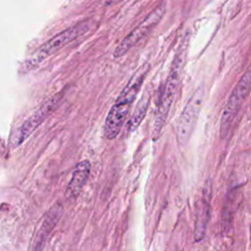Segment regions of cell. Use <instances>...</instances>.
<instances>
[{"label":"cell","instance_id":"cell-1","mask_svg":"<svg viewBox=\"0 0 251 251\" xmlns=\"http://www.w3.org/2000/svg\"><path fill=\"white\" fill-rule=\"evenodd\" d=\"M92 21L90 19L83 20L48 39L40 47H38L25 62V70H30L38 66L44 60L56 54L62 48L86 33L90 29Z\"/></svg>","mask_w":251,"mask_h":251},{"label":"cell","instance_id":"cell-5","mask_svg":"<svg viewBox=\"0 0 251 251\" xmlns=\"http://www.w3.org/2000/svg\"><path fill=\"white\" fill-rule=\"evenodd\" d=\"M202 103V91L198 90L194 93V95L190 98L189 102L186 104L185 108L183 109L177 125H176V138L179 143V145L184 146L187 141L189 140L199 112L201 108Z\"/></svg>","mask_w":251,"mask_h":251},{"label":"cell","instance_id":"cell-8","mask_svg":"<svg viewBox=\"0 0 251 251\" xmlns=\"http://www.w3.org/2000/svg\"><path fill=\"white\" fill-rule=\"evenodd\" d=\"M130 108L131 105L120 102H115L111 107L104 124V136L107 139H114L120 133Z\"/></svg>","mask_w":251,"mask_h":251},{"label":"cell","instance_id":"cell-4","mask_svg":"<svg viewBox=\"0 0 251 251\" xmlns=\"http://www.w3.org/2000/svg\"><path fill=\"white\" fill-rule=\"evenodd\" d=\"M64 91H60L45 101L35 112H33L11 135L10 145L13 148L20 146L43 121L57 108L63 99Z\"/></svg>","mask_w":251,"mask_h":251},{"label":"cell","instance_id":"cell-11","mask_svg":"<svg viewBox=\"0 0 251 251\" xmlns=\"http://www.w3.org/2000/svg\"><path fill=\"white\" fill-rule=\"evenodd\" d=\"M210 217V202L209 197H206V193L203 196L201 206L198 210L196 220H195V229H194V237L196 241L202 239L205 234L206 226Z\"/></svg>","mask_w":251,"mask_h":251},{"label":"cell","instance_id":"cell-12","mask_svg":"<svg viewBox=\"0 0 251 251\" xmlns=\"http://www.w3.org/2000/svg\"><path fill=\"white\" fill-rule=\"evenodd\" d=\"M149 100H150L149 96L147 94H145L142 97V99L138 102L136 107L134 108V111H133L132 115L130 116V118L128 119L127 124H126V130L128 133L133 132L139 126V125L145 118V115H146L147 109H148V105H149Z\"/></svg>","mask_w":251,"mask_h":251},{"label":"cell","instance_id":"cell-13","mask_svg":"<svg viewBox=\"0 0 251 251\" xmlns=\"http://www.w3.org/2000/svg\"><path fill=\"white\" fill-rule=\"evenodd\" d=\"M122 1H124V0H105L104 5H105L106 7H111V6H114V5H116V4L121 3Z\"/></svg>","mask_w":251,"mask_h":251},{"label":"cell","instance_id":"cell-6","mask_svg":"<svg viewBox=\"0 0 251 251\" xmlns=\"http://www.w3.org/2000/svg\"><path fill=\"white\" fill-rule=\"evenodd\" d=\"M251 87V70H249L245 75L240 79L238 84L233 89L227 104L224 110L222 123H221V132L222 135L228 130L230 123L234 119L238 109L240 108L242 102L245 99V96L248 94L249 89Z\"/></svg>","mask_w":251,"mask_h":251},{"label":"cell","instance_id":"cell-3","mask_svg":"<svg viewBox=\"0 0 251 251\" xmlns=\"http://www.w3.org/2000/svg\"><path fill=\"white\" fill-rule=\"evenodd\" d=\"M166 11V4L162 2L157 7H155L145 19L136 25L116 47L113 57L116 59L124 57L127 54L137 43L144 39L160 23Z\"/></svg>","mask_w":251,"mask_h":251},{"label":"cell","instance_id":"cell-7","mask_svg":"<svg viewBox=\"0 0 251 251\" xmlns=\"http://www.w3.org/2000/svg\"><path fill=\"white\" fill-rule=\"evenodd\" d=\"M63 215L61 204L54 205L45 215L31 245V251H43L45 243Z\"/></svg>","mask_w":251,"mask_h":251},{"label":"cell","instance_id":"cell-2","mask_svg":"<svg viewBox=\"0 0 251 251\" xmlns=\"http://www.w3.org/2000/svg\"><path fill=\"white\" fill-rule=\"evenodd\" d=\"M183 66V55L182 53L176 54L173 64L167 80L165 82L164 90L160 96L157 111L154 120L153 126V140H157L163 130V127L166 124L171 106L174 102L175 96L176 94L179 82H180V75Z\"/></svg>","mask_w":251,"mask_h":251},{"label":"cell","instance_id":"cell-9","mask_svg":"<svg viewBox=\"0 0 251 251\" xmlns=\"http://www.w3.org/2000/svg\"><path fill=\"white\" fill-rule=\"evenodd\" d=\"M149 65L145 63L142 65L131 76V78L128 80L126 85L124 87V89L121 91L119 96L116 99V102L120 103H126L132 105L133 101L135 100L137 94L139 93L142 83L144 81V78L148 73Z\"/></svg>","mask_w":251,"mask_h":251},{"label":"cell","instance_id":"cell-10","mask_svg":"<svg viewBox=\"0 0 251 251\" xmlns=\"http://www.w3.org/2000/svg\"><path fill=\"white\" fill-rule=\"evenodd\" d=\"M91 171V164L88 160H82L75 167L72 178L69 181L66 190L68 199H75L80 193L84 184L86 183Z\"/></svg>","mask_w":251,"mask_h":251}]
</instances>
